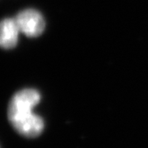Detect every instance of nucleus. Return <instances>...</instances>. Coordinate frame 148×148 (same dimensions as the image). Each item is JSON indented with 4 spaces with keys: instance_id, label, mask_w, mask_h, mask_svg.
Returning <instances> with one entry per match:
<instances>
[{
    "instance_id": "f257e3e1",
    "label": "nucleus",
    "mask_w": 148,
    "mask_h": 148,
    "mask_svg": "<svg viewBox=\"0 0 148 148\" xmlns=\"http://www.w3.org/2000/svg\"><path fill=\"white\" fill-rule=\"evenodd\" d=\"M40 95L34 89H24L16 93L8 107V118L14 128L23 136L35 137L43 130L44 122L32 113L38 103Z\"/></svg>"
},
{
    "instance_id": "f03ea898",
    "label": "nucleus",
    "mask_w": 148,
    "mask_h": 148,
    "mask_svg": "<svg viewBox=\"0 0 148 148\" xmlns=\"http://www.w3.org/2000/svg\"><path fill=\"white\" fill-rule=\"evenodd\" d=\"M15 22L21 31L29 37L39 36L45 29V21L42 15L35 10H25L15 18Z\"/></svg>"
},
{
    "instance_id": "7ed1b4c3",
    "label": "nucleus",
    "mask_w": 148,
    "mask_h": 148,
    "mask_svg": "<svg viewBox=\"0 0 148 148\" xmlns=\"http://www.w3.org/2000/svg\"><path fill=\"white\" fill-rule=\"evenodd\" d=\"M19 28L15 20L5 19L1 23V46L5 49H11L15 47L18 41Z\"/></svg>"
}]
</instances>
